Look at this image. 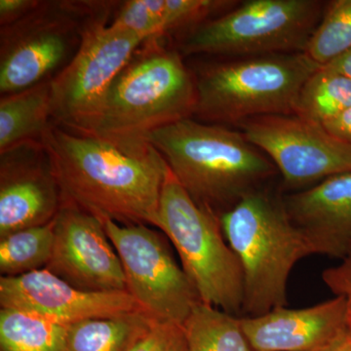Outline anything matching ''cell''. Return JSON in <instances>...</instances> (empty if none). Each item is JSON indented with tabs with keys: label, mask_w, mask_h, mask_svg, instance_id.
Instances as JSON below:
<instances>
[{
	"label": "cell",
	"mask_w": 351,
	"mask_h": 351,
	"mask_svg": "<svg viewBox=\"0 0 351 351\" xmlns=\"http://www.w3.org/2000/svg\"><path fill=\"white\" fill-rule=\"evenodd\" d=\"M156 226L174 245L200 301L240 317L244 278L239 258L226 241L219 217L199 206L170 169Z\"/></svg>",
	"instance_id": "6"
},
{
	"label": "cell",
	"mask_w": 351,
	"mask_h": 351,
	"mask_svg": "<svg viewBox=\"0 0 351 351\" xmlns=\"http://www.w3.org/2000/svg\"><path fill=\"white\" fill-rule=\"evenodd\" d=\"M219 221L243 271L242 316L287 306L291 272L316 252L289 216L283 200L258 189L221 214Z\"/></svg>",
	"instance_id": "4"
},
{
	"label": "cell",
	"mask_w": 351,
	"mask_h": 351,
	"mask_svg": "<svg viewBox=\"0 0 351 351\" xmlns=\"http://www.w3.org/2000/svg\"><path fill=\"white\" fill-rule=\"evenodd\" d=\"M325 5L316 0H249L182 36V55L256 57L304 52Z\"/></svg>",
	"instance_id": "8"
},
{
	"label": "cell",
	"mask_w": 351,
	"mask_h": 351,
	"mask_svg": "<svg viewBox=\"0 0 351 351\" xmlns=\"http://www.w3.org/2000/svg\"><path fill=\"white\" fill-rule=\"evenodd\" d=\"M324 66L351 78V50Z\"/></svg>",
	"instance_id": "30"
},
{
	"label": "cell",
	"mask_w": 351,
	"mask_h": 351,
	"mask_svg": "<svg viewBox=\"0 0 351 351\" xmlns=\"http://www.w3.org/2000/svg\"><path fill=\"white\" fill-rule=\"evenodd\" d=\"M319 68L304 52L202 64L193 73L197 91L195 115L223 125L294 114L302 87Z\"/></svg>",
	"instance_id": "5"
},
{
	"label": "cell",
	"mask_w": 351,
	"mask_h": 351,
	"mask_svg": "<svg viewBox=\"0 0 351 351\" xmlns=\"http://www.w3.org/2000/svg\"><path fill=\"white\" fill-rule=\"evenodd\" d=\"M195 75L179 50L164 38L144 41L113 80L101 112L83 135L147 138L149 134L195 115Z\"/></svg>",
	"instance_id": "3"
},
{
	"label": "cell",
	"mask_w": 351,
	"mask_h": 351,
	"mask_svg": "<svg viewBox=\"0 0 351 351\" xmlns=\"http://www.w3.org/2000/svg\"><path fill=\"white\" fill-rule=\"evenodd\" d=\"M322 280L332 294L345 299L346 323L351 332V253L339 265L324 269Z\"/></svg>",
	"instance_id": "26"
},
{
	"label": "cell",
	"mask_w": 351,
	"mask_h": 351,
	"mask_svg": "<svg viewBox=\"0 0 351 351\" xmlns=\"http://www.w3.org/2000/svg\"><path fill=\"white\" fill-rule=\"evenodd\" d=\"M117 2L96 1L75 56L51 80L52 122L86 133L99 117L113 80L144 43L110 22Z\"/></svg>",
	"instance_id": "7"
},
{
	"label": "cell",
	"mask_w": 351,
	"mask_h": 351,
	"mask_svg": "<svg viewBox=\"0 0 351 351\" xmlns=\"http://www.w3.org/2000/svg\"><path fill=\"white\" fill-rule=\"evenodd\" d=\"M323 351H351V332H346L345 336Z\"/></svg>",
	"instance_id": "31"
},
{
	"label": "cell",
	"mask_w": 351,
	"mask_h": 351,
	"mask_svg": "<svg viewBox=\"0 0 351 351\" xmlns=\"http://www.w3.org/2000/svg\"><path fill=\"white\" fill-rule=\"evenodd\" d=\"M240 126L247 140L274 164L289 188L313 186L351 173V145L322 124L288 114L256 117Z\"/></svg>",
	"instance_id": "11"
},
{
	"label": "cell",
	"mask_w": 351,
	"mask_h": 351,
	"mask_svg": "<svg viewBox=\"0 0 351 351\" xmlns=\"http://www.w3.org/2000/svg\"><path fill=\"white\" fill-rule=\"evenodd\" d=\"M45 269L87 292L126 291L121 261L103 221L69 205H62L55 218L54 244Z\"/></svg>",
	"instance_id": "12"
},
{
	"label": "cell",
	"mask_w": 351,
	"mask_h": 351,
	"mask_svg": "<svg viewBox=\"0 0 351 351\" xmlns=\"http://www.w3.org/2000/svg\"><path fill=\"white\" fill-rule=\"evenodd\" d=\"M167 351H188L184 334H182V327L180 328L179 331L176 334L175 338L173 339L172 343H171Z\"/></svg>",
	"instance_id": "32"
},
{
	"label": "cell",
	"mask_w": 351,
	"mask_h": 351,
	"mask_svg": "<svg viewBox=\"0 0 351 351\" xmlns=\"http://www.w3.org/2000/svg\"><path fill=\"white\" fill-rule=\"evenodd\" d=\"M157 322L147 313L82 321L69 325L64 351H130Z\"/></svg>",
	"instance_id": "18"
},
{
	"label": "cell",
	"mask_w": 351,
	"mask_h": 351,
	"mask_svg": "<svg viewBox=\"0 0 351 351\" xmlns=\"http://www.w3.org/2000/svg\"><path fill=\"white\" fill-rule=\"evenodd\" d=\"M289 216L318 255L351 253V173L334 176L283 200Z\"/></svg>",
	"instance_id": "16"
},
{
	"label": "cell",
	"mask_w": 351,
	"mask_h": 351,
	"mask_svg": "<svg viewBox=\"0 0 351 351\" xmlns=\"http://www.w3.org/2000/svg\"><path fill=\"white\" fill-rule=\"evenodd\" d=\"M351 108V78L320 66L304 83L294 114L325 124Z\"/></svg>",
	"instance_id": "21"
},
{
	"label": "cell",
	"mask_w": 351,
	"mask_h": 351,
	"mask_svg": "<svg viewBox=\"0 0 351 351\" xmlns=\"http://www.w3.org/2000/svg\"><path fill=\"white\" fill-rule=\"evenodd\" d=\"M335 137L351 145V108L341 113L336 119L323 124Z\"/></svg>",
	"instance_id": "29"
},
{
	"label": "cell",
	"mask_w": 351,
	"mask_h": 351,
	"mask_svg": "<svg viewBox=\"0 0 351 351\" xmlns=\"http://www.w3.org/2000/svg\"><path fill=\"white\" fill-rule=\"evenodd\" d=\"M239 320L254 351H323L348 332L343 297L304 308L278 307Z\"/></svg>",
	"instance_id": "15"
},
{
	"label": "cell",
	"mask_w": 351,
	"mask_h": 351,
	"mask_svg": "<svg viewBox=\"0 0 351 351\" xmlns=\"http://www.w3.org/2000/svg\"><path fill=\"white\" fill-rule=\"evenodd\" d=\"M103 223L121 261L127 292L158 322L182 327L201 301L165 240L145 225Z\"/></svg>",
	"instance_id": "10"
},
{
	"label": "cell",
	"mask_w": 351,
	"mask_h": 351,
	"mask_svg": "<svg viewBox=\"0 0 351 351\" xmlns=\"http://www.w3.org/2000/svg\"><path fill=\"white\" fill-rule=\"evenodd\" d=\"M235 3L226 0H149L158 17L163 38L178 34L184 36L207 21L228 12Z\"/></svg>",
	"instance_id": "24"
},
{
	"label": "cell",
	"mask_w": 351,
	"mask_h": 351,
	"mask_svg": "<svg viewBox=\"0 0 351 351\" xmlns=\"http://www.w3.org/2000/svg\"><path fill=\"white\" fill-rule=\"evenodd\" d=\"M51 124V80L3 95L0 99V154L25 143L41 142Z\"/></svg>",
	"instance_id": "17"
},
{
	"label": "cell",
	"mask_w": 351,
	"mask_h": 351,
	"mask_svg": "<svg viewBox=\"0 0 351 351\" xmlns=\"http://www.w3.org/2000/svg\"><path fill=\"white\" fill-rule=\"evenodd\" d=\"M112 25L133 32L143 40L163 38L160 25L149 0H127L119 2L112 18Z\"/></svg>",
	"instance_id": "25"
},
{
	"label": "cell",
	"mask_w": 351,
	"mask_h": 351,
	"mask_svg": "<svg viewBox=\"0 0 351 351\" xmlns=\"http://www.w3.org/2000/svg\"><path fill=\"white\" fill-rule=\"evenodd\" d=\"M62 205L120 225L156 226L169 166L147 138L83 135L51 124L41 138Z\"/></svg>",
	"instance_id": "1"
},
{
	"label": "cell",
	"mask_w": 351,
	"mask_h": 351,
	"mask_svg": "<svg viewBox=\"0 0 351 351\" xmlns=\"http://www.w3.org/2000/svg\"><path fill=\"white\" fill-rule=\"evenodd\" d=\"M147 140L191 198L219 218L278 172L242 132L219 124L191 117L152 132Z\"/></svg>",
	"instance_id": "2"
},
{
	"label": "cell",
	"mask_w": 351,
	"mask_h": 351,
	"mask_svg": "<svg viewBox=\"0 0 351 351\" xmlns=\"http://www.w3.org/2000/svg\"><path fill=\"white\" fill-rule=\"evenodd\" d=\"M96 1H39L0 31V93L52 80L75 56Z\"/></svg>",
	"instance_id": "9"
},
{
	"label": "cell",
	"mask_w": 351,
	"mask_h": 351,
	"mask_svg": "<svg viewBox=\"0 0 351 351\" xmlns=\"http://www.w3.org/2000/svg\"><path fill=\"white\" fill-rule=\"evenodd\" d=\"M0 304L1 308L18 309L66 326L85 320L147 313L127 291L87 292L45 269L2 276Z\"/></svg>",
	"instance_id": "13"
},
{
	"label": "cell",
	"mask_w": 351,
	"mask_h": 351,
	"mask_svg": "<svg viewBox=\"0 0 351 351\" xmlns=\"http://www.w3.org/2000/svg\"><path fill=\"white\" fill-rule=\"evenodd\" d=\"M69 326L14 308L0 311V351H64Z\"/></svg>",
	"instance_id": "20"
},
{
	"label": "cell",
	"mask_w": 351,
	"mask_h": 351,
	"mask_svg": "<svg viewBox=\"0 0 351 351\" xmlns=\"http://www.w3.org/2000/svg\"><path fill=\"white\" fill-rule=\"evenodd\" d=\"M55 219L46 225L18 230L0 240V271L18 276L45 269L52 255Z\"/></svg>",
	"instance_id": "22"
},
{
	"label": "cell",
	"mask_w": 351,
	"mask_h": 351,
	"mask_svg": "<svg viewBox=\"0 0 351 351\" xmlns=\"http://www.w3.org/2000/svg\"><path fill=\"white\" fill-rule=\"evenodd\" d=\"M188 351H254L239 316L210 304H195L182 326Z\"/></svg>",
	"instance_id": "19"
},
{
	"label": "cell",
	"mask_w": 351,
	"mask_h": 351,
	"mask_svg": "<svg viewBox=\"0 0 351 351\" xmlns=\"http://www.w3.org/2000/svg\"><path fill=\"white\" fill-rule=\"evenodd\" d=\"M180 326L157 322L130 351H167Z\"/></svg>",
	"instance_id": "27"
},
{
	"label": "cell",
	"mask_w": 351,
	"mask_h": 351,
	"mask_svg": "<svg viewBox=\"0 0 351 351\" xmlns=\"http://www.w3.org/2000/svg\"><path fill=\"white\" fill-rule=\"evenodd\" d=\"M350 50L351 0H334L327 4L304 53L316 64L324 66Z\"/></svg>",
	"instance_id": "23"
},
{
	"label": "cell",
	"mask_w": 351,
	"mask_h": 351,
	"mask_svg": "<svg viewBox=\"0 0 351 351\" xmlns=\"http://www.w3.org/2000/svg\"><path fill=\"white\" fill-rule=\"evenodd\" d=\"M62 204L43 143H25L0 154V239L50 223Z\"/></svg>",
	"instance_id": "14"
},
{
	"label": "cell",
	"mask_w": 351,
	"mask_h": 351,
	"mask_svg": "<svg viewBox=\"0 0 351 351\" xmlns=\"http://www.w3.org/2000/svg\"><path fill=\"white\" fill-rule=\"evenodd\" d=\"M39 1L40 0H0V25L5 27L22 19L38 5Z\"/></svg>",
	"instance_id": "28"
}]
</instances>
